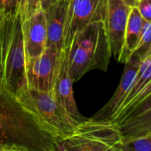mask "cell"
<instances>
[{"label":"cell","mask_w":151,"mask_h":151,"mask_svg":"<svg viewBox=\"0 0 151 151\" xmlns=\"http://www.w3.org/2000/svg\"><path fill=\"white\" fill-rule=\"evenodd\" d=\"M56 139L14 93L0 85V144L25 151H54Z\"/></svg>","instance_id":"obj_1"},{"label":"cell","mask_w":151,"mask_h":151,"mask_svg":"<svg viewBox=\"0 0 151 151\" xmlns=\"http://www.w3.org/2000/svg\"><path fill=\"white\" fill-rule=\"evenodd\" d=\"M22 22L20 12L0 19V85L14 93L28 87Z\"/></svg>","instance_id":"obj_2"},{"label":"cell","mask_w":151,"mask_h":151,"mask_svg":"<svg viewBox=\"0 0 151 151\" xmlns=\"http://www.w3.org/2000/svg\"><path fill=\"white\" fill-rule=\"evenodd\" d=\"M110 58L103 22L92 23L75 36L69 47L68 67L73 82L93 69L107 71Z\"/></svg>","instance_id":"obj_3"},{"label":"cell","mask_w":151,"mask_h":151,"mask_svg":"<svg viewBox=\"0 0 151 151\" xmlns=\"http://www.w3.org/2000/svg\"><path fill=\"white\" fill-rule=\"evenodd\" d=\"M123 136L111 123L85 119L68 136L56 139L54 151H122Z\"/></svg>","instance_id":"obj_4"},{"label":"cell","mask_w":151,"mask_h":151,"mask_svg":"<svg viewBox=\"0 0 151 151\" xmlns=\"http://www.w3.org/2000/svg\"><path fill=\"white\" fill-rule=\"evenodd\" d=\"M15 94L55 134L57 139L70 135L77 127L56 100L52 90L43 92L26 87Z\"/></svg>","instance_id":"obj_5"},{"label":"cell","mask_w":151,"mask_h":151,"mask_svg":"<svg viewBox=\"0 0 151 151\" xmlns=\"http://www.w3.org/2000/svg\"><path fill=\"white\" fill-rule=\"evenodd\" d=\"M107 0H71L64 30L63 48H69L75 36L92 23L104 22Z\"/></svg>","instance_id":"obj_6"},{"label":"cell","mask_w":151,"mask_h":151,"mask_svg":"<svg viewBox=\"0 0 151 151\" xmlns=\"http://www.w3.org/2000/svg\"><path fill=\"white\" fill-rule=\"evenodd\" d=\"M60 52L55 45H46L41 55L26 60L25 70L29 88L43 92L52 90Z\"/></svg>","instance_id":"obj_7"},{"label":"cell","mask_w":151,"mask_h":151,"mask_svg":"<svg viewBox=\"0 0 151 151\" xmlns=\"http://www.w3.org/2000/svg\"><path fill=\"white\" fill-rule=\"evenodd\" d=\"M124 0H107L104 27L109 41L111 57L124 63V34L131 10Z\"/></svg>","instance_id":"obj_8"},{"label":"cell","mask_w":151,"mask_h":151,"mask_svg":"<svg viewBox=\"0 0 151 151\" xmlns=\"http://www.w3.org/2000/svg\"><path fill=\"white\" fill-rule=\"evenodd\" d=\"M68 53L69 48L64 47L61 49L59 68L54 80L52 92L56 100L65 110L68 117L78 126L85 120V118L80 115L75 101L73 92L74 82L71 78L68 67Z\"/></svg>","instance_id":"obj_9"},{"label":"cell","mask_w":151,"mask_h":151,"mask_svg":"<svg viewBox=\"0 0 151 151\" xmlns=\"http://www.w3.org/2000/svg\"><path fill=\"white\" fill-rule=\"evenodd\" d=\"M140 62L139 60L132 56L128 57L124 62V73L115 93L108 103L91 117L92 120L104 123H110L113 120L132 86Z\"/></svg>","instance_id":"obj_10"},{"label":"cell","mask_w":151,"mask_h":151,"mask_svg":"<svg viewBox=\"0 0 151 151\" xmlns=\"http://www.w3.org/2000/svg\"><path fill=\"white\" fill-rule=\"evenodd\" d=\"M26 60L38 57L43 53L47 42L45 14L42 8L22 22Z\"/></svg>","instance_id":"obj_11"},{"label":"cell","mask_w":151,"mask_h":151,"mask_svg":"<svg viewBox=\"0 0 151 151\" xmlns=\"http://www.w3.org/2000/svg\"><path fill=\"white\" fill-rule=\"evenodd\" d=\"M70 1L56 0L45 10L47 27L46 45H55L60 50L63 48L64 30Z\"/></svg>","instance_id":"obj_12"},{"label":"cell","mask_w":151,"mask_h":151,"mask_svg":"<svg viewBox=\"0 0 151 151\" xmlns=\"http://www.w3.org/2000/svg\"><path fill=\"white\" fill-rule=\"evenodd\" d=\"M150 81H151V52L141 60L135 80L132 84V86L129 93L127 94L126 98L124 99L123 104L121 105L120 109H118L116 116L113 118V120L116 116H118L122 112H124L132 103V101L137 98V96L140 93V92L147 86V85Z\"/></svg>","instance_id":"obj_13"},{"label":"cell","mask_w":151,"mask_h":151,"mask_svg":"<svg viewBox=\"0 0 151 151\" xmlns=\"http://www.w3.org/2000/svg\"><path fill=\"white\" fill-rule=\"evenodd\" d=\"M144 20L135 6L132 7L129 13L124 43V64L128 57L136 49L142 32Z\"/></svg>","instance_id":"obj_14"},{"label":"cell","mask_w":151,"mask_h":151,"mask_svg":"<svg viewBox=\"0 0 151 151\" xmlns=\"http://www.w3.org/2000/svg\"><path fill=\"white\" fill-rule=\"evenodd\" d=\"M123 139L135 138L151 132V109L133 118L116 124Z\"/></svg>","instance_id":"obj_15"},{"label":"cell","mask_w":151,"mask_h":151,"mask_svg":"<svg viewBox=\"0 0 151 151\" xmlns=\"http://www.w3.org/2000/svg\"><path fill=\"white\" fill-rule=\"evenodd\" d=\"M150 52H151V22H144L139 42L134 52L130 56H132L141 61Z\"/></svg>","instance_id":"obj_16"},{"label":"cell","mask_w":151,"mask_h":151,"mask_svg":"<svg viewBox=\"0 0 151 151\" xmlns=\"http://www.w3.org/2000/svg\"><path fill=\"white\" fill-rule=\"evenodd\" d=\"M122 151H151V132L142 136L123 139Z\"/></svg>","instance_id":"obj_17"},{"label":"cell","mask_w":151,"mask_h":151,"mask_svg":"<svg viewBox=\"0 0 151 151\" xmlns=\"http://www.w3.org/2000/svg\"><path fill=\"white\" fill-rule=\"evenodd\" d=\"M150 109H151V93L148 95H147L144 99H142L139 102L135 104L132 108H131L127 112H125L119 119H117L114 123V124H117L123 121L138 116Z\"/></svg>","instance_id":"obj_18"},{"label":"cell","mask_w":151,"mask_h":151,"mask_svg":"<svg viewBox=\"0 0 151 151\" xmlns=\"http://www.w3.org/2000/svg\"><path fill=\"white\" fill-rule=\"evenodd\" d=\"M19 8L20 0H0V19L17 14Z\"/></svg>","instance_id":"obj_19"},{"label":"cell","mask_w":151,"mask_h":151,"mask_svg":"<svg viewBox=\"0 0 151 151\" xmlns=\"http://www.w3.org/2000/svg\"><path fill=\"white\" fill-rule=\"evenodd\" d=\"M39 8H41L40 0H20L19 12L22 21L23 22L29 18Z\"/></svg>","instance_id":"obj_20"},{"label":"cell","mask_w":151,"mask_h":151,"mask_svg":"<svg viewBox=\"0 0 151 151\" xmlns=\"http://www.w3.org/2000/svg\"><path fill=\"white\" fill-rule=\"evenodd\" d=\"M135 7L144 22H151V0H138Z\"/></svg>","instance_id":"obj_21"},{"label":"cell","mask_w":151,"mask_h":151,"mask_svg":"<svg viewBox=\"0 0 151 151\" xmlns=\"http://www.w3.org/2000/svg\"><path fill=\"white\" fill-rule=\"evenodd\" d=\"M55 1H56V0H40V7L45 11L52 4H53Z\"/></svg>","instance_id":"obj_22"},{"label":"cell","mask_w":151,"mask_h":151,"mask_svg":"<svg viewBox=\"0 0 151 151\" xmlns=\"http://www.w3.org/2000/svg\"><path fill=\"white\" fill-rule=\"evenodd\" d=\"M124 2H125V4H127L129 6L133 7V6H136V3H137L138 0H124Z\"/></svg>","instance_id":"obj_23"},{"label":"cell","mask_w":151,"mask_h":151,"mask_svg":"<svg viewBox=\"0 0 151 151\" xmlns=\"http://www.w3.org/2000/svg\"><path fill=\"white\" fill-rule=\"evenodd\" d=\"M5 151H25V150H22L17 147H6Z\"/></svg>","instance_id":"obj_24"},{"label":"cell","mask_w":151,"mask_h":151,"mask_svg":"<svg viewBox=\"0 0 151 151\" xmlns=\"http://www.w3.org/2000/svg\"><path fill=\"white\" fill-rule=\"evenodd\" d=\"M6 148V147H5V146H3V145L0 144V151H5Z\"/></svg>","instance_id":"obj_25"}]
</instances>
